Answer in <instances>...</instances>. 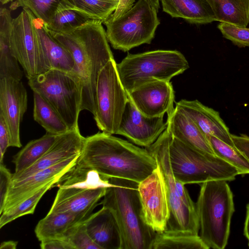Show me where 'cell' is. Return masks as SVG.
Wrapping results in <instances>:
<instances>
[{
  "mask_svg": "<svg viewBox=\"0 0 249 249\" xmlns=\"http://www.w3.org/2000/svg\"><path fill=\"white\" fill-rule=\"evenodd\" d=\"M244 233L248 241L249 247V203L247 205L246 214L244 223Z\"/></svg>",
  "mask_w": 249,
  "mask_h": 249,
  "instance_id": "42",
  "label": "cell"
},
{
  "mask_svg": "<svg viewBox=\"0 0 249 249\" xmlns=\"http://www.w3.org/2000/svg\"><path fill=\"white\" fill-rule=\"evenodd\" d=\"M62 0H15L9 8L15 10L19 7L30 10L36 18L47 23L52 18Z\"/></svg>",
  "mask_w": 249,
  "mask_h": 249,
  "instance_id": "34",
  "label": "cell"
},
{
  "mask_svg": "<svg viewBox=\"0 0 249 249\" xmlns=\"http://www.w3.org/2000/svg\"><path fill=\"white\" fill-rule=\"evenodd\" d=\"M234 146L249 160V137L246 135L231 134Z\"/></svg>",
  "mask_w": 249,
  "mask_h": 249,
  "instance_id": "40",
  "label": "cell"
},
{
  "mask_svg": "<svg viewBox=\"0 0 249 249\" xmlns=\"http://www.w3.org/2000/svg\"><path fill=\"white\" fill-rule=\"evenodd\" d=\"M127 94L136 107L148 117L163 116L175 108V92L170 81H152Z\"/></svg>",
  "mask_w": 249,
  "mask_h": 249,
  "instance_id": "17",
  "label": "cell"
},
{
  "mask_svg": "<svg viewBox=\"0 0 249 249\" xmlns=\"http://www.w3.org/2000/svg\"><path fill=\"white\" fill-rule=\"evenodd\" d=\"M208 140L215 155L234 167L240 175L249 174V160L237 148L211 136Z\"/></svg>",
  "mask_w": 249,
  "mask_h": 249,
  "instance_id": "31",
  "label": "cell"
},
{
  "mask_svg": "<svg viewBox=\"0 0 249 249\" xmlns=\"http://www.w3.org/2000/svg\"><path fill=\"white\" fill-rule=\"evenodd\" d=\"M84 221L71 228L63 239L68 241L73 249H101L88 233Z\"/></svg>",
  "mask_w": 249,
  "mask_h": 249,
  "instance_id": "35",
  "label": "cell"
},
{
  "mask_svg": "<svg viewBox=\"0 0 249 249\" xmlns=\"http://www.w3.org/2000/svg\"><path fill=\"white\" fill-rule=\"evenodd\" d=\"M65 5L89 19L103 23L115 11L119 0H63Z\"/></svg>",
  "mask_w": 249,
  "mask_h": 249,
  "instance_id": "30",
  "label": "cell"
},
{
  "mask_svg": "<svg viewBox=\"0 0 249 249\" xmlns=\"http://www.w3.org/2000/svg\"><path fill=\"white\" fill-rule=\"evenodd\" d=\"M102 21L89 19L80 26L63 32L49 30L71 53L75 66L71 72L82 87L81 110L96 114V90L99 74L113 55Z\"/></svg>",
  "mask_w": 249,
  "mask_h": 249,
  "instance_id": "2",
  "label": "cell"
},
{
  "mask_svg": "<svg viewBox=\"0 0 249 249\" xmlns=\"http://www.w3.org/2000/svg\"><path fill=\"white\" fill-rule=\"evenodd\" d=\"M158 12L144 0H138L120 17H109L103 22L108 42L114 49L124 52L151 43L160 23Z\"/></svg>",
  "mask_w": 249,
  "mask_h": 249,
  "instance_id": "9",
  "label": "cell"
},
{
  "mask_svg": "<svg viewBox=\"0 0 249 249\" xmlns=\"http://www.w3.org/2000/svg\"><path fill=\"white\" fill-rule=\"evenodd\" d=\"M27 93L21 81L0 78V114L8 127L10 146L21 147L20 124L27 108Z\"/></svg>",
  "mask_w": 249,
  "mask_h": 249,
  "instance_id": "14",
  "label": "cell"
},
{
  "mask_svg": "<svg viewBox=\"0 0 249 249\" xmlns=\"http://www.w3.org/2000/svg\"><path fill=\"white\" fill-rule=\"evenodd\" d=\"M117 70L127 93L147 83L168 81L189 68L184 56L177 50H157L137 54L128 53Z\"/></svg>",
  "mask_w": 249,
  "mask_h": 249,
  "instance_id": "5",
  "label": "cell"
},
{
  "mask_svg": "<svg viewBox=\"0 0 249 249\" xmlns=\"http://www.w3.org/2000/svg\"><path fill=\"white\" fill-rule=\"evenodd\" d=\"M10 134L2 115L0 114V162H3L4 155L10 146Z\"/></svg>",
  "mask_w": 249,
  "mask_h": 249,
  "instance_id": "38",
  "label": "cell"
},
{
  "mask_svg": "<svg viewBox=\"0 0 249 249\" xmlns=\"http://www.w3.org/2000/svg\"><path fill=\"white\" fill-rule=\"evenodd\" d=\"M28 79L33 92L38 93L54 108L69 130L79 128L82 87L77 76L71 72L49 70Z\"/></svg>",
  "mask_w": 249,
  "mask_h": 249,
  "instance_id": "8",
  "label": "cell"
},
{
  "mask_svg": "<svg viewBox=\"0 0 249 249\" xmlns=\"http://www.w3.org/2000/svg\"><path fill=\"white\" fill-rule=\"evenodd\" d=\"M160 0L163 11L172 18H182L195 24H206L217 21L206 0Z\"/></svg>",
  "mask_w": 249,
  "mask_h": 249,
  "instance_id": "23",
  "label": "cell"
},
{
  "mask_svg": "<svg viewBox=\"0 0 249 249\" xmlns=\"http://www.w3.org/2000/svg\"><path fill=\"white\" fill-rule=\"evenodd\" d=\"M167 114V128L173 137L196 150L215 155L207 138L187 115L176 107Z\"/></svg>",
  "mask_w": 249,
  "mask_h": 249,
  "instance_id": "22",
  "label": "cell"
},
{
  "mask_svg": "<svg viewBox=\"0 0 249 249\" xmlns=\"http://www.w3.org/2000/svg\"><path fill=\"white\" fill-rule=\"evenodd\" d=\"M42 249H73L66 240L62 239H48L40 241Z\"/></svg>",
  "mask_w": 249,
  "mask_h": 249,
  "instance_id": "39",
  "label": "cell"
},
{
  "mask_svg": "<svg viewBox=\"0 0 249 249\" xmlns=\"http://www.w3.org/2000/svg\"><path fill=\"white\" fill-rule=\"evenodd\" d=\"M138 192L146 224L156 232L166 230L170 206L164 177L158 164L150 175L139 183Z\"/></svg>",
  "mask_w": 249,
  "mask_h": 249,
  "instance_id": "13",
  "label": "cell"
},
{
  "mask_svg": "<svg viewBox=\"0 0 249 249\" xmlns=\"http://www.w3.org/2000/svg\"><path fill=\"white\" fill-rule=\"evenodd\" d=\"M172 138L166 127L156 142L146 148L156 159L164 177L170 211L167 229L198 234L199 224L196 209L188 207L182 199L172 171L169 150Z\"/></svg>",
  "mask_w": 249,
  "mask_h": 249,
  "instance_id": "10",
  "label": "cell"
},
{
  "mask_svg": "<svg viewBox=\"0 0 249 249\" xmlns=\"http://www.w3.org/2000/svg\"><path fill=\"white\" fill-rule=\"evenodd\" d=\"M158 166L146 148L103 132L86 137L75 166L107 178L140 183Z\"/></svg>",
  "mask_w": 249,
  "mask_h": 249,
  "instance_id": "1",
  "label": "cell"
},
{
  "mask_svg": "<svg viewBox=\"0 0 249 249\" xmlns=\"http://www.w3.org/2000/svg\"><path fill=\"white\" fill-rule=\"evenodd\" d=\"M114 59L100 71L96 90V112L94 116L98 128L108 134H117L128 100L120 80Z\"/></svg>",
  "mask_w": 249,
  "mask_h": 249,
  "instance_id": "11",
  "label": "cell"
},
{
  "mask_svg": "<svg viewBox=\"0 0 249 249\" xmlns=\"http://www.w3.org/2000/svg\"><path fill=\"white\" fill-rule=\"evenodd\" d=\"M85 220L71 213H48L38 222L35 232L40 241L53 238L63 239L71 228Z\"/></svg>",
  "mask_w": 249,
  "mask_h": 249,
  "instance_id": "25",
  "label": "cell"
},
{
  "mask_svg": "<svg viewBox=\"0 0 249 249\" xmlns=\"http://www.w3.org/2000/svg\"><path fill=\"white\" fill-rule=\"evenodd\" d=\"M59 182L62 183L56 184L59 189L49 213H71L84 220L110 185L108 178L75 166Z\"/></svg>",
  "mask_w": 249,
  "mask_h": 249,
  "instance_id": "6",
  "label": "cell"
},
{
  "mask_svg": "<svg viewBox=\"0 0 249 249\" xmlns=\"http://www.w3.org/2000/svg\"><path fill=\"white\" fill-rule=\"evenodd\" d=\"M12 175L3 162H0V211L3 207L12 181Z\"/></svg>",
  "mask_w": 249,
  "mask_h": 249,
  "instance_id": "37",
  "label": "cell"
},
{
  "mask_svg": "<svg viewBox=\"0 0 249 249\" xmlns=\"http://www.w3.org/2000/svg\"><path fill=\"white\" fill-rule=\"evenodd\" d=\"M134 1L135 0H133ZM150 5L155 8L158 11L160 8L159 0H144Z\"/></svg>",
  "mask_w": 249,
  "mask_h": 249,
  "instance_id": "44",
  "label": "cell"
},
{
  "mask_svg": "<svg viewBox=\"0 0 249 249\" xmlns=\"http://www.w3.org/2000/svg\"><path fill=\"white\" fill-rule=\"evenodd\" d=\"M163 117L144 115L128 98L117 134L126 137L137 145L147 148L166 129L167 123L164 122Z\"/></svg>",
  "mask_w": 249,
  "mask_h": 249,
  "instance_id": "15",
  "label": "cell"
},
{
  "mask_svg": "<svg viewBox=\"0 0 249 249\" xmlns=\"http://www.w3.org/2000/svg\"><path fill=\"white\" fill-rule=\"evenodd\" d=\"M34 23L48 69L71 72L75 63L70 52L51 34L43 20L35 16Z\"/></svg>",
  "mask_w": 249,
  "mask_h": 249,
  "instance_id": "21",
  "label": "cell"
},
{
  "mask_svg": "<svg viewBox=\"0 0 249 249\" xmlns=\"http://www.w3.org/2000/svg\"><path fill=\"white\" fill-rule=\"evenodd\" d=\"M34 17L30 10L23 8L18 16L13 18L10 34L12 53L28 79L49 70L34 25Z\"/></svg>",
  "mask_w": 249,
  "mask_h": 249,
  "instance_id": "12",
  "label": "cell"
},
{
  "mask_svg": "<svg viewBox=\"0 0 249 249\" xmlns=\"http://www.w3.org/2000/svg\"><path fill=\"white\" fill-rule=\"evenodd\" d=\"M227 181L213 180L202 183L196 203L199 236L209 249H224L228 242L234 206Z\"/></svg>",
  "mask_w": 249,
  "mask_h": 249,
  "instance_id": "4",
  "label": "cell"
},
{
  "mask_svg": "<svg viewBox=\"0 0 249 249\" xmlns=\"http://www.w3.org/2000/svg\"><path fill=\"white\" fill-rule=\"evenodd\" d=\"M198 234L166 229L157 232L150 249H208Z\"/></svg>",
  "mask_w": 249,
  "mask_h": 249,
  "instance_id": "27",
  "label": "cell"
},
{
  "mask_svg": "<svg viewBox=\"0 0 249 249\" xmlns=\"http://www.w3.org/2000/svg\"><path fill=\"white\" fill-rule=\"evenodd\" d=\"M169 150L173 174L184 185L231 181L240 175L234 167L216 155L196 150L173 137Z\"/></svg>",
  "mask_w": 249,
  "mask_h": 249,
  "instance_id": "7",
  "label": "cell"
},
{
  "mask_svg": "<svg viewBox=\"0 0 249 249\" xmlns=\"http://www.w3.org/2000/svg\"><path fill=\"white\" fill-rule=\"evenodd\" d=\"M80 155L38 172L27 178L12 182L0 214L28 199L49 182L62 178L76 165Z\"/></svg>",
  "mask_w": 249,
  "mask_h": 249,
  "instance_id": "16",
  "label": "cell"
},
{
  "mask_svg": "<svg viewBox=\"0 0 249 249\" xmlns=\"http://www.w3.org/2000/svg\"><path fill=\"white\" fill-rule=\"evenodd\" d=\"M217 21L246 27L249 23V0H206Z\"/></svg>",
  "mask_w": 249,
  "mask_h": 249,
  "instance_id": "26",
  "label": "cell"
},
{
  "mask_svg": "<svg viewBox=\"0 0 249 249\" xmlns=\"http://www.w3.org/2000/svg\"><path fill=\"white\" fill-rule=\"evenodd\" d=\"M18 242L14 241H7L2 242L0 245V249H16Z\"/></svg>",
  "mask_w": 249,
  "mask_h": 249,
  "instance_id": "43",
  "label": "cell"
},
{
  "mask_svg": "<svg viewBox=\"0 0 249 249\" xmlns=\"http://www.w3.org/2000/svg\"><path fill=\"white\" fill-rule=\"evenodd\" d=\"M176 107L187 115L208 139L214 136L230 145L235 147L229 129L219 113L197 100L182 99L176 103Z\"/></svg>",
  "mask_w": 249,
  "mask_h": 249,
  "instance_id": "19",
  "label": "cell"
},
{
  "mask_svg": "<svg viewBox=\"0 0 249 249\" xmlns=\"http://www.w3.org/2000/svg\"><path fill=\"white\" fill-rule=\"evenodd\" d=\"M60 181H52L40 188L34 195L14 208L0 214V228L22 216L33 214L41 198L49 190L54 187Z\"/></svg>",
  "mask_w": 249,
  "mask_h": 249,
  "instance_id": "33",
  "label": "cell"
},
{
  "mask_svg": "<svg viewBox=\"0 0 249 249\" xmlns=\"http://www.w3.org/2000/svg\"><path fill=\"white\" fill-rule=\"evenodd\" d=\"M58 135L47 132L41 138L29 142L14 157L13 174L19 173L36 163L51 147Z\"/></svg>",
  "mask_w": 249,
  "mask_h": 249,
  "instance_id": "28",
  "label": "cell"
},
{
  "mask_svg": "<svg viewBox=\"0 0 249 249\" xmlns=\"http://www.w3.org/2000/svg\"><path fill=\"white\" fill-rule=\"evenodd\" d=\"M12 20L10 11L6 8H0V78H11L21 81L23 72L10 47Z\"/></svg>",
  "mask_w": 249,
  "mask_h": 249,
  "instance_id": "24",
  "label": "cell"
},
{
  "mask_svg": "<svg viewBox=\"0 0 249 249\" xmlns=\"http://www.w3.org/2000/svg\"><path fill=\"white\" fill-rule=\"evenodd\" d=\"M85 139L81 134L79 128L70 130L58 135L51 147L36 163L19 173L13 174L12 182L24 179L38 172L80 155Z\"/></svg>",
  "mask_w": 249,
  "mask_h": 249,
  "instance_id": "18",
  "label": "cell"
},
{
  "mask_svg": "<svg viewBox=\"0 0 249 249\" xmlns=\"http://www.w3.org/2000/svg\"><path fill=\"white\" fill-rule=\"evenodd\" d=\"M134 2L133 0H119L117 8L109 18L114 19L120 17L134 5Z\"/></svg>",
  "mask_w": 249,
  "mask_h": 249,
  "instance_id": "41",
  "label": "cell"
},
{
  "mask_svg": "<svg viewBox=\"0 0 249 249\" xmlns=\"http://www.w3.org/2000/svg\"><path fill=\"white\" fill-rule=\"evenodd\" d=\"M87 231L101 249H121L122 239L116 218L107 208L91 214L84 221Z\"/></svg>",
  "mask_w": 249,
  "mask_h": 249,
  "instance_id": "20",
  "label": "cell"
},
{
  "mask_svg": "<svg viewBox=\"0 0 249 249\" xmlns=\"http://www.w3.org/2000/svg\"><path fill=\"white\" fill-rule=\"evenodd\" d=\"M13 0H0V2L2 4H6L10 1H12Z\"/></svg>",
  "mask_w": 249,
  "mask_h": 249,
  "instance_id": "45",
  "label": "cell"
},
{
  "mask_svg": "<svg viewBox=\"0 0 249 249\" xmlns=\"http://www.w3.org/2000/svg\"><path fill=\"white\" fill-rule=\"evenodd\" d=\"M218 29L223 36L239 47L249 46V28L235 25L220 22Z\"/></svg>",
  "mask_w": 249,
  "mask_h": 249,
  "instance_id": "36",
  "label": "cell"
},
{
  "mask_svg": "<svg viewBox=\"0 0 249 249\" xmlns=\"http://www.w3.org/2000/svg\"><path fill=\"white\" fill-rule=\"evenodd\" d=\"M33 117L47 133L60 135L70 130L54 108L35 92H34Z\"/></svg>",
  "mask_w": 249,
  "mask_h": 249,
  "instance_id": "29",
  "label": "cell"
},
{
  "mask_svg": "<svg viewBox=\"0 0 249 249\" xmlns=\"http://www.w3.org/2000/svg\"><path fill=\"white\" fill-rule=\"evenodd\" d=\"M89 19L78 12L67 7L62 0L52 18L46 24L50 31L63 32L75 29Z\"/></svg>",
  "mask_w": 249,
  "mask_h": 249,
  "instance_id": "32",
  "label": "cell"
},
{
  "mask_svg": "<svg viewBox=\"0 0 249 249\" xmlns=\"http://www.w3.org/2000/svg\"><path fill=\"white\" fill-rule=\"evenodd\" d=\"M100 204L109 209L118 223L121 249H150L156 234L145 222L142 213L139 183L116 178H108Z\"/></svg>",
  "mask_w": 249,
  "mask_h": 249,
  "instance_id": "3",
  "label": "cell"
}]
</instances>
